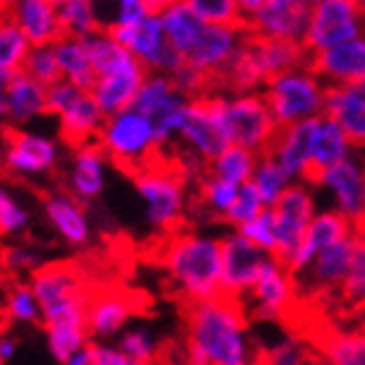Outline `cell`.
Here are the masks:
<instances>
[{
    "label": "cell",
    "mask_w": 365,
    "mask_h": 365,
    "mask_svg": "<svg viewBox=\"0 0 365 365\" xmlns=\"http://www.w3.org/2000/svg\"><path fill=\"white\" fill-rule=\"evenodd\" d=\"M248 321L245 305L225 295L185 305L188 365H259Z\"/></svg>",
    "instance_id": "cell-1"
},
{
    "label": "cell",
    "mask_w": 365,
    "mask_h": 365,
    "mask_svg": "<svg viewBox=\"0 0 365 365\" xmlns=\"http://www.w3.org/2000/svg\"><path fill=\"white\" fill-rule=\"evenodd\" d=\"M160 264L170 284L185 305L222 295V237L180 230L168 235Z\"/></svg>",
    "instance_id": "cell-2"
},
{
    "label": "cell",
    "mask_w": 365,
    "mask_h": 365,
    "mask_svg": "<svg viewBox=\"0 0 365 365\" xmlns=\"http://www.w3.org/2000/svg\"><path fill=\"white\" fill-rule=\"evenodd\" d=\"M212 102L222 130L227 136V144L243 146V149L259 154V157L272 152L279 125L274 120L264 94H225V91H217V94H212Z\"/></svg>",
    "instance_id": "cell-3"
},
{
    "label": "cell",
    "mask_w": 365,
    "mask_h": 365,
    "mask_svg": "<svg viewBox=\"0 0 365 365\" xmlns=\"http://www.w3.org/2000/svg\"><path fill=\"white\" fill-rule=\"evenodd\" d=\"M136 193L144 201L146 222L162 235H175L182 230L188 212V178L175 168V162H157L133 175Z\"/></svg>",
    "instance_id": "cell-4"
},
{
    "label": "cell",
    "mask_w": 365,
    "mask_h": 365,
    "mask_svg": "<svg viewBox=\"0 0 365 365\" xmlns=\"http://www.w3.org/2000/svg\"><path fill=\"white\" fill-rule=\"evenodd\" d=\"M97 146L113 165H118L130 175L157 165L162 152L152 123L141 113H136L133 107L107 118L97 136Z\"/></svg>",
    "instance_id": "cell-5"
},
{
    "label": "cell",
    "mask_w": 365,
    "mask_h": 365,
    "mask_svg": "<svg viewBox=\"0 0 365 365\" xmlns=\"http://www.w3.org/2000/svg\"><path fill=\"white\" fill-rule=\"evenodd\" d=\"M327 91L329 86L313 73L311 66H305L274 76L261 94L267 99L277 125L287 128L295 123L316 120L327 113Z\"/></svg>",
    "instance_id": "cell-6"
},
{
    "label": "cell",
    "mask_w": 365,
    "mask_h": 365,
    "mask_svg": "<svg viewBox=\"0 0 365 365\" xmlns=\"http://www.w3.org/2000/svg\"><path fill=\"white\" fill-rule=\"evenodd\" d=\"M26 282L42 308V327L50 321L66 319V316L86 313L89 308L91 289L86 287L84 277L73 264L50 261L31 274Z\"/></svg>",
    "instance_id": "cell-7"
},
{
    "label": "cell",
    "mask_w": 365,
    "mask_h": 365,
    "mask_svg": "<svg viewBox=\"0 0 365 365\" xmlns=\"http://www.w3.org/2000/svg\"><path fill=\"white\" fill-rule=\"evenodd\" d=\"M47 115H53L61 128V138L71 149L97 144V136L105 125V113L94 102L91 91L78 89L68 81L47 86Z\"/></svg>",
    "instance_id": "cell-8"
},
{
    "label": "cell",
    "mask_w": 365,
    "mask_h": 365,
    "mask_svg": "<svg viewBox=\"0 0 365 365\" xmlns=\"http://www.w3.org/2000/svg\"><path fill=\"white\" fill-rule=\"evenodd\" d=\"M240 16L251 37L305 45L311 3L308 0H240Z\"/></svg>",
    "instance_id": "cell-9"
},
{
    "label": "cell",
    "mask_w": 365,
    "mask_h": 365,
    "mask_svg": "<svg viewBox=\"0 0 365 365\" xmlns=\"http://www.w3.org/2000/svg\"><path fill=\"white\" fill-rule=\"evenodd\" d=\"M63 162V146L58 138L29 128H8L0 168L21 180H39L58 173Z\"/></svg>",
    "instance_id": "cell-10"
},
{
    "label": "cell",
    "mask_w": 365,
    "mask_h": 365,
    "mask_svg": "<svg viewBox=\"0 0 365 365\" xmlns=\"http://www.w3.org/2000/svg\"><path fill=\"white\" fill-rule=\"evenodd\" d=\"M188 102L190 97L182 94L173 76H165V73H149L146 76L133 110L152 123L154 136H157V144H160L162 152L175 146L178 125H180V118Z\"/></svg>",
    "instance_id": "cell-11"
},
{
    "label": "cell",
    "mask_w": 365,
    "mask_h": 365,
    "mask_svg": "<svg viewBox=\"0 0 365 365\" xmlns=\"http://www.w3.org/2000/svg\"><path fill=\"white\" fill-rule=\"evenodd\" d=\"M363 34V14H360L358 0H313L311 3V21L305 34V47L311 55L347 45Z\"/></svg>",
    "instance_id": "cell-12"
},
{
    "label": "cell",
    "mask_w": 365,
    "mask_h": 365,
    "mask_svg": "<svg viewBox=\"0 0 365 365\" xmlns=\"http://www.w3.org/2000/svg\"><path fill=\"white\" fill-rule=\"evenodd\" d=\"M162 6V3H160ZM107 31L115 37V42L125 47L149 73H165V76H175L178 71L185 66V58L170 45L165 37V26H162L160 11H154L149 19H144L136 26L128 29H118V26H107Z\"/></svg>",
    "instance_id": "cell-13"
},
{
    "label": "cell",
    "mask_w": 365,
    "mask_h": 365,
    "mask_svg": "<svg viewBox=\"0 0 365 365\" xmlns=\"http://www.w3.org/2000/svg\"><path fill=\"white\" fill-rule=\"evenodd\" d=\"M297 300H300V287H297L295 274L272 256L264 264L259 279L253 284L251 295L243 300V305L248 319L287 321L297 311Z\"/></svg>",
    "instance_id": "cell-14"
},
{
    "label": "cell",
    "mask_w": 365,
    "mask_h": 365,
    "mask_svg": "<svg viewBox=\"0 0 365 365\" xmlns=\"http://www.w3.org/2000/svg\"><path fill=\"white\" fill-rule=\"evenodd\" d=\"M175 144L185 152L182 157L201 162L206 168L230 146L227 136H225V130L220 125V118L214 113L212 94L188 102V107H185V113L180 118V125H178Z\"/></svg>",
    "instance_id": "cell-15"
},
{
    "label": "cell",
    "mask_w": 365,
    "mask_h": 365,
    "mask_svg": "<svg viewBox=\"0 0 365 365\" xmlns=\"http://www.w3.org/2000/svg\"><path fill=\"white\" fill-rule=\"evenodd\" d=\"M272 259L267 251L253 245L237 230L222 235V295L240 300L251 295L264 264Z\"/></svg>",
    "instance_id": "cell-16"
},
{
    "label": "cell",
    "mask_w": 365,
    "mask_h": 365,
    "mask_svg": "<svg viewBox=\"0 0 365 365\" xmlns=\"http://www.w3.org/2000/svg\"><path fill=\"white\" fill-rule=\"evenodd\" d=\"M272 212L274 220H277V256L274 259L287 264L292 259V253L303 243L308 225L319 214V209H316V188L311 182H292Z\"/></svg>",
    "instance_id": "cell-17"
},
{
    "label": "cell",
    "mask_w": 365,
    "mask_h": 365,
    "mask_svg": "<svg viewBox=\"0 0 365 365\" xmlns=\"http://www.w3.org/2000/svg\"><path fill=\"white\" fill-rule=\"evenodd\" d=\"M245 39H248V31H245L243 24H235V26L206 24V29L201 31L196 45L190 47V53L185 55V66L196 68L198 73L212 78L214 86H220V78L225 76V71L240 55Z\"/></svg>",
    "instance_id": "cell-18"
},
{
    "label": "cell",
    "mask_w": 365,
    "mask_h": 365,
    "mask_svg": "<svg viewBox=\"0 0 365 365\" xmlns=\"http://www.w3.org/2000/svg\"><path fill=\"white\" fill-rule=\"evenodd\" d=\"M313 188L324 190L331 198V209L344 214L355 227L363 232L365 230V170L360 157L339 162L334 168L324 170Z\"/></svg>",
    "instance_id": "cell-19"
},
{
    "label": "cell",
    "mask_w": 365,
    "mask_h": 365,
    "mask_svg": "<svg viewBox=\"0 0 365 365\" xmlns=\"http://www.w3.org/2000/svg\"><path fill=\"white\" fill-rule=\"evenodd\" d=\"M355 245H358V232L342 243L331 245L319 259L297 277V287L300 297H313V300H324V297H334L347 279V272L352 267V256H355Z\"/></svg>",
    "instance_id": "cell-20"
},
{
    "label": "cell",
    "mask_w": 365,
    "mask_h": 365,
    "mask_svg": "<svg viewBox=\"0 0 365 365\" xmlns=\"http://www.w3.org/2000/svg\"><path fill=\"white\" fill-rule=\"evenodd\" d=\"M355 232H360V230L355 227L344 214H339L336 209H331V206H329V209H319V214L313 217V222L308 225V230H305V237H303V243H300V248L292 253V259H289L284 267L295 274V279H297L305 269L311 267L313 261L319 259V253H324L327 248H331V245H336V243H342V240L352 237Z\"/></svg>",
    "instance_id": "cell-21"
},
{
    "label": "cell",
    "mask_w": 365,
    "mask_h": 365,
    "mask_svg": "<svg viewBox=\"0 0 365 365\" xmlns=\"http://www.w3.org/2000/svg\"><path fill=\"white\" fill-rule=\"evenodd\" d=\"M146 76H149V71L130 55L118 68L97 76V81L91 86V97L99 105V110L105 113V118L118 115L136 105V97L144 86Z\"/></svg>",
    "instance_id": "cell-22"
},
{
    "label": "cell",
    "mask_w": 365,
    "mask_h": 365,
    "mask_svg": "<svg viewBox=\"0 0 365 365\" xmlns=\"http://www.w3.org/2000/svg\"><path fill=\"white\" fill-rule=\"evenodd\" d=\"M42 214L55 235L71 248H84L91 243V220L86 206L73 198L68 190H53L42 198Z\"/></svg>",
    "instance_id": "cell-23"
},
{
    "label": "cell",
    "mask_w": 365,
    "mask_h": 365,
    "mask_svg": "<svg viewBox=\"0 0 365 365\" xmlns=\"http://www.w3.org/2000/svg\"><path fill=\"white\" fill-rule=\"evenodd\" d=\"M107 165L110 160L97 144H86L71 149L68 170H66V190L71 196L78 198L81 204H91L105 193L107 185Z\"/></svg>",
    "instance_id": "cell-24"
},
{
    "label": "cell",
    "mask_w": 365,
    "mask_h": 365,
    "mask_svg": "<svg viewBox=\"0 0 365 365\" xmlns=\"http://www.w3.org/2000/svg\"><path fill=\"white\" fill-rule=\"evenodd\" d=\"M311 71L327 86L365 84V34L347 45L311 55Z\"/></svg>",
    "instance_id": "cell-25"
},
{
    "label": "cell",
    "mask_w": 365,
    "mask_h": 365,
    "mask_svg": "<svg viewBox=\"0 0 365 365\" xmlns=\"http://www.w3.org/2000/svg\"><path fill=\"white\" fill-rule=\"evenodd\" d=\"M136 311L138 303L125 289L107 287L99 289V292H91L89 308H86L91 339H107V336L123 334L128 321L136 316Z\"/></svg>",
    "instance_id": "cell-26"
},
{
    "label": "cell",
    "mask_w": 365,
    "mask_h": 365,
    "mask_svg": "<svg viewBox=\"0 0 365 365\" xmlns=\"http://www.w3.org/2000/svg\"><path fill=\"white\" fill-rule=\"evenodd\" d=\"M319 120V118H316ZM316 120H305L279 128L272 146V157L282 165L295 182H311V162H313V130Z\"/></svg>",
    "instance_id": "cell-27"
},
{
    "label": "cell",
    "mask_w": 365,
    "mask_h": 365,
    "mask_svg": "<svg viewBox=\"0 0 365 365\" xmlns=\"http://www.w3.org/2000/svg\"><path fill=\"white\" fill-rule=\"evenodd\" d=\"M42 115H47V86L34 81L24 71L14 73L3 107H0V120L6 123L8 128H26Z\"/></svg>",
    "instance_id": "cell-28"
},
{
    "label": "cell",
    "mask_w": 365,
    "mask_h": 365,
    "mask_svg": "<svg viewBox=\"0 0 365 365\" xmlns=\"http://www.w3.org/2000/svg\"><path fill=\"white\" fill-rule=\"evenodd\" d=\"M8 14L24 31L31 47L55 45L63 37V24L58 16V0H14Z\"/></svg>",
    "instance_id": "cell-29"
},
{
    "label": "cell",
    "mask_w": 365,
    "mask_h": 365,
    "mask_svg": "<svg viewBox=\"0 0 365 365\" xmlns=\"http://www.w3.org/2000/svg\"><path fill=\"white\" fill-rule=\"evenodd\" d=\"M324 115L342 125L355 152H365V97L358 86H329Z\"/></svg>",
    "instance_id": "cell-30"
},
{
    "label": "cell",
    "mask_w": 365,
    "mask_h": 365,
    "mask_svg": "<svg viewBox=\"0 0 365 365\" xmlns=\"http://www.w3.org/2000/svg\"><path fill=\"white\" fill-rule=\"evenodd\" d=\"M311 347L324 365H365V327L316 331Z\"/></svg>",
    "instance_id": "cell-31"
},
{
    "label": "cell",
    "mask_w": 365,
    "mask_h": 365,
    "mask_svg": "<svg viewBox=\"0 0 365 365\" xmlns=\"http://www.w3.org/2000/svg\"><path fill=\"white\" fill-rule=\"evenodd\" d=\"M355 157L350 138L342 130V125L331 120L329 115H321L316 120V130H313V162H311V185L313 180L324 173V170L334 168L339 162Z\"/></svg>",
    "instance_id": "cell-32"
},
{
    "label": "cell",
    "mask_w": 365,
    "mask_h": 365,
    "mask_svg": "<svg viewBox=\"0 0 365 365\" xmlns=\"http://www.w3.org/2000/svg\"><path fill=\"white\" fill-rule=\"evenodd\" d=\"M45 339L47 350L58 363H68L71 358H76L78 352H84L91 344V331L86 313L78 316H66V319L50 321L45 324Z\"/></svg>",
    "instance_id": "cell-33"
},
{
    "label": "cell",
    "mask_w": 365,
    "mask_h": 365,
    "mask_svg": "<svg viewBox=\"0 0 365 365\" xmlns=\"http://www.w3.org/2000/svg\"><path fill=\"white\" fill-rule=\"evenodd\" d=\"M160 19L162 26H165L168 42L175 47L182 58L190 53V47L196 45V39L206 29V24L198 19L188 0H168V3H162Z\"/></svg>",
    "instance_id": "cell-34"
},
{
    "label": "cell",
    "mask_w": 365,
    "mask_h": 365,
    "mask_svg": "<svg viewBox=\"0 0 365 365\" xmlns=\"http://www.w3.org/2000/svg\"><path fill=\"white\" fill-rule=\"evenodd\" d=\"M53 47H55L58 66H61L63 81H68V84L78 86V89H84V91H91V86L97 81V73H94V63H91V58H89V50H86L84 39L63 34Z\"/></svg>",
    "instance_id": "cell-35"
},
{
    "label": "cell",
    "mask_w": 365,
    "mask_h": 365,
    "mask_svg": "<svg viewBox=\"0 0 365 365\" xmlns=\"http://www.w3.org/2000/svg\"><path fill=\"white\" fill-rule=\"evenodd\" d=\"M334 300L339 305V311L347 316H365V232H358L352 267Z\"/></svg>",
    "instance_id": "cell-36"
},
{
    "label": "cell",
    "mask_w": 365,
    "mask_h": 365,
    "mask_svg": "<svg viewBox=\"0 0 365 365\" xmlns=\"http://www.w3.org/2000/svg\"><path fill=\"white\" fill-rule=\"evenodd\" d=\"M58 16L63 24V34L86 39L105 29L102 14L91 0H58Z\"/></svg>",
    "instance_id": "cell-37"
},
{
    "label": "cell",
    "mask_w": 365,
    "mask_h": 365,
    "mask_svg": "<svg viewBox=\"0 0 365 365\" xmlns=\"http://www.w3.org/2000/svg\"><path fill=\"white\" fill-rule=\"evenodd\" d=\"M259 154L248 152L243 146H232L230 144L225 152L217 157V160L209 165V175L222 178V180L232 182V185H248L253 180V173L259 168Z\"/></svg>",
    "instance_id": "cell-38"
},
{
    "label": "cell",
    "mask_w": 365,
    "mask_h": 365,
    "mask_svg": "<svg viewBox=\"0 0 365 365\" xmlns=\"http://www.w3.org/2000/svg\"><path fill=\"white\" fill-rule=\"evenodd\" d=\"M31 53V42L8 14V6H0V68L19 73Z\"/></svg>",
    "instance_id": "cell-39"
},
{
    "label": "cell",
    "mask_w": 365,
    "mask_h": 365,
    "mask_svg": "<svg viewBox=\"0 0 365 365\" xmlns=\"http://www.w3.org/2000/svg\"><path fill=\"white\" fill-rule=\"evenodd\" d=\"M240 188H243V185H232V182L206 173V175L196 182V204L201 206L204 212L212 214V217H217V220H225L227 212L232 209V204L237 201Z\"/></svg>",
    "instance_id": "cell-40"
},
{
    "label": "cell",
    "mask_w": 365,
    "mask_h": 365,
    "mask_svg": "<svg viewBox=\"0 0 365 365\" xmlns=\"http://www.w3.org/2000/svg\"><path fill=\"white\" fill-rule=\"evenodd\" d=\"M292 182H295V180H292V178L282 170L279 162L274 160L272 154H264V157L259 160V168H256V173H253L251 185L259 190V196H261V201L267 204V209H274V206H277V201L287 193Z\"/></svg>",
    "instance_id": "cell-41"
},
{
    "label": "cell",
    "mask_w": 365,
    "mask_h": 365,
    "mask_svg": "<svg viewBox=\"0 0 365 365\" xmlns=\"http://www.w3.org/2000/svg\"><path fill=\"white\" fill-rule=\"evenodd\" d=\"M3 311H6V319L14 321V324H26V327L42 324V308H39L37 297L31 292L29 282H14L6 289Z\"/></svg>",
    "instance_id": "cell-42"
},
{
    "label": "cell",
    "mask_w": 365,
    "mask_h": 365,
    "mask_svg": "<svg viewBox=\"0 0 365 365\" xmlns=\"http://www.w3.org/2000/svg\"><path fill=\"white\" fill-rule=\"evenodd\" d=\"M316 360L311 342L300 336H289L284 342H277L267 350H259V365H305Z\"/></svg>",
    "instance_id": "cell-43"
},
{
    "label": "cell",
    "mask_w": 365,
    "mask_h": 365,
    "mask_svg": "<svg viewBox=\"0 0 365 365\" xmlns=\"http://www.w3.org/2000/svg\"><path fill=\"white\" fill-rule=\"evenodd\" d=\"M31 225V214L14 190L0 185V237L24 235Z\"/></svg>",
    "instance_id": "cell-44"
},
{
    "label": "cell",
    "mask_w": 365,
    "mask_h": 365,
    "mask_svg": "<svg viewBox=\"0 0 365 365\" xmlns=\"http://www.w3.org/2000/svg\"><path fill=\"white\" fill-rule=\"evenodd\" d=\"M118 350H120L125 358L136 360V363L154 365V360L160 355V342H157V336L146 327H133V329H125L120 334Z\"/></svg>",
    "instance_id": "cell-45"
},
{
    "label": "cell",
    "mask_w": 365,
    "mask_h": 365,
    "mask_svg": "<svg viewBox=\"0 0 365 365\" xmlns=\"http://www.w3.org/2000/svg\"><path fill=\"white\" fill-rule=\"evenodd\" d=\"M188 3L204 24H214V26H235V24H243L240 0H188Z\"/></svg>",
    "instance_id": "cell-46"
},
{
    "label": "cell",
    "mask_w": 365,
    "mask_h": 365,
    "mask_svg": "<svg viewBox=\"0 0 365 365\" xmlns=\"http://www.w3.org/2000/svg\"><path fill=\"white\" fill-rule=\"evenodd\" d=\"M24 73H29L34 81H39L42 86H53L61 81V66H58V58H55V47H31L29 58L24 63Z\"/></svg>",
    "instance_id": "cell-47"
},
{
    "label": "cell",
    "mask_w": 365,
    "mask_h": 365,
    "mask_svg": "<svg viewBox=\"0 0 365 365\" xmlns=\"http://www.w3.org/2000/svg\"><path fill=\"white\" fill-rule=\"evenodd\" d=\"M264 212H267V204L261 201L259 190L248 182V185H243V188H240V193H237V201L232 204V209H230L227 217H225L222 222H225L230 230H240V227H245L248 222H253L259 214H264Z\"/></svg>",
    "instance_id": "cell-48"
},
{
    "label": "cell",
    "mask_w": 365,
    "mask_h": 365,
    "mask_svg": "<svg viewBox=\"0 0 365 365\" xmlns=\"http://www.w3.org/2000/svg\"><path fill=\"white\" fill-rule=\"evenodd\" d=\"M160 11V3H152V0H118L113 6V14H110V21L107 26H118V29H128V26H136L144 19Z\"/></svg>",
    "instance_id": "cell-49"
},
{
    "label": "cell",
    "mask_w": 365,
    "mask_h": 365,
    "mask_svg": "<svg viewBox=\"0 0 365 365\" xmlns=\"http://www.w3.org/2000/svg\"><path fill=\"white\" fill-rule=\"evenodd\" d=\"M0 264H3L6 272H11V274L26 272L29 277L37 272V269L45 267L42 253H39L37 248H31V245H26V243L6 245V248L0 251Z\"/></svg>",
    "instance_id": "cell-50"
},
{
    "label": "cell",
    "mask_w": 365,
    "mask_h": 365,
    "mask_svg": "<svg viewBox=\"0 0 365 365\" xmlns=\"http://www.w3.org/2000/svg\"><path fill=\"white\" fill-rule=\"evenodd\" d=\"M237 232L243 237H248L253 245H259L261 251H267L269 256H277V220H274L272 209L259 214L256 220L248 222V225L240 227Z\"/></svg>",
    "instance_id": "cell-51"
},
{
    "label": "cell",
    "mask_w": 365,
    "mask_h": 365,
    "mask_svg": "<svg viewBox=\"0 0 365 365\" xmlns=\"http://www.w3.org/2000/svg\"><path fill=\"white\" fill-rule=\"evenodd\" d=\"M89 355H91V365H144V363H136V360L125 358L118 347L105 344V342H91Z\"/></svg>",
    "instance_id": "cell-52"
},
{
    "label": "cell",
    "mask_w": 365,
    "mask_h": 365,
    "mask_svg": "<svg viewBox=\"0 0 365 365\" xmlns=\"http://www.w3.org/2000/svg\"><path fill=\"white\" fill-rule=\"evenodd\" d=\"M16 350H19V339L14 334H8V331H0V365L14 358Z\"/></svg>",
    "instance_id": "cell-53"
},
{
    "label": "cell",
    "mask_w": 365,
    "mask_h": 365,
    "mask_svg": "<svg viewBox=\"0 0 365 365\" xmlns=\"http://www.w3.org/2000/svg\"><path fill=\"white\" fill-rule=\"evenodd\" d=\"M11 78H14L11 71L0 68V107H3V99H6V91H8V84H11Z\"/></svg>",
    "instance_id": "cell-54"
},
{
    "label": "cell",
    "mask_w": 365,
    "mask_h": 365,
    "mask_svg": "<svg viewBox=\"0 0 365 365\" xmlns=\"http://www.w3.org/2000/svg\"><path fill=\"white\" fill-rule=\"evenodd\" d=\"M66 365H91V355H89V347L84 352H78L76 358H71Z\"/></svg>",
    "instance_id": "cell-55"
},
{
    "label": "cell",
    "mask_w": 365,
    "mask_h": 365,
    "mask_svg": "<svg viewBox=\"0 0 365 365\" xmlns=\"http://www.w3.org/2000/svg\"><path fill=\"white\" fill-rule=\"evenodd\" d=\"M6 133H8V125L0 120V157H3V144H6Z\"/></svg>",
    "instance_id": "cell-56"
},
{
    "label": "cell",
    "mask_w": 365,
    "mask_h": 365,
    "mask_svg": "<svg viewBox=\"0 0 365 365\" xmlns=\"http://www.w3.org/2000/svg\"><path fill=\"white\" fill-rule=\"evenodd\" d=\"M360 14H363V29H365V3H360Z\"/></svg>",
    "instance_id": "cell-57"
},
{
    "label": "cell",
    "mask_w": 365,
    "mask_h": 365,
    "mask_svg": "<svg viewBox=\"0 0 365 365\" xmlns=\"http://www.w3.org/2000/svg\"><path fill=\"white\" fill-rule=\"evenodd\" d=\"M358 89H360V94H363V97H365V84H360Z\"/></svg>",
    "instance_id": "cell-58"
},
{
    "label": "cell",
    "mask_w": 365,
    "mask_h": 365,
    "mask_svg": "<svg viewBox=\"0 0 365 365\" xmlns=\"http://www.w3.org/2000/svg\"><path fill=\"white\" fill-rule=\"evenodd\" d=\"M363 170H365V157H363Z\"/></svg>",
    "instance_id": "cell-59"
},
{
    "label": "cell",
    "mask_w": 365,
    "mask_h": 365,
    "mask_svg": "<svg viewBox=\"0 0 365 365\" xmlns=\"http://www.w3.org/2000/svg\"><path fill=\"white\" fill-rule=\"evenodd\" d=\"M363 232H365V230H363Z\"/></svg>",
    "instance_id": "cell-60"
}]
</instances>
